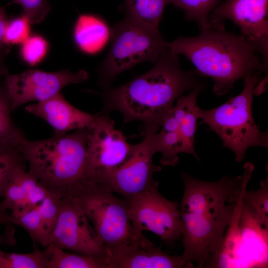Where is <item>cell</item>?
Returning a JSON list of instances; mask_svg holds the SVG:
<instances>
[{
    "label": "cell",
    "mask_w": 268,
    "mask_h": 268,
    "mask_svg": "<svg viewBox=\"0 0 268 268\" xmlns=\"http://www.w3.org/2000/svg\"><path fill=\"white\" fill-rule=\"evenodd\" d=\"M30 25L23 14L7 20L4 35L5 44L8 46L21 44L30 35Z\"/></svg>",
    "instance_id": "f546056e"
},
{
    "label": "cell",
    "mask_w": 268,
    "mask_h": 268,
    "mask_svg": "<svg viewBox=\"0 0 268 268\" xmlns=\"http://www.w3.org/2000/svg\"><path fill=\"white\" fill-rule=\"evenodd\" d=\"M150 146L153 152H160L161 164L163 166H176L179 162L178 154L187 153L183 139L179 130L161 129L151 136Z\"/></svg>",
    "instance_id": "ffe728a7"
},
{
    "label": "cell",
    "mask_w": 268,
    "mask_h": 268,
    "mask_svg": "<svg viewBox=\"0 0 268 268\" xmlns=\"http://www.w3.org/2000/svg\"><path fill=\"white\" fill-rule=\"evenodd\" d=\"M152 187L127 201L130 219L140 234L147 230L171 246L181 237L183 223L179 204Z\"/></svg>",
    "instance_id": "9c48e42d"
},
{
    "label": "cell",
    "mask_w": 268,
    "mask_h": 268,
    "mask_svg": "<svg viewBox=\"0 0 268 268\" xmlns=\"http://www.w3.org/2000/svg\"><path fill=\"white\" fill-rule=\"evenodd\" d=\"M4 7L0 6V51L9 48L4 41V35L6 24L7 21Z\"/></svg>",
    "instance_id": "836d02e7"
},
{
    "label": "cell",
    "mask_w": 268,
    "mask_h": 268,
    "mask_svg": "<svg viewBox=\"0 0 268 268\" xmlns=\"http://www.w3.org/2000/svg\"><path fill=\"white\" fill-rule=\"evenodd\" d=\"M60 200V199L53 195L49 194L38 205L45 226L50 235L55 226L59 216Z\"/></svg>",
    "instance_id": "1f68e13d"
},
{
    "label": "cell",
    "mask_w": 268,
    "mask_h": 268,
    "mask_svg": "<svg viewBox=\"0 0 268 268\" xmlns=\"http://www.w3.org/2000/svg\"><path fill=\"white\" fill-rule=\"evenodd\" d=\"M110 38L108 54L98 68V83L104 90L120 73L136 65L154 63L168 46L159 28L146 27L127 16L113 26Z\"/></svg>",
    "instance_id": "52a82bcc"
},
{
    "label": "cell",
    "mask_w": 268,
    "mask_h": 268,
    "mask_svg": "<svg viewBox=\"0 0 268 268\" xmlns=\"http://www.w3.org/2000/svg\"><path fill=\"white\" fill-rule=\"evenodd\" d=\"M153 127L144 131V137L140 143L132 145L128 158L120 165L97 173L92 180L119 194L126 201L159 183L153 175L161 167L153 163L155 154L150 146L151 136L158 131Z\"/></svg>",
    "instance_id": "ba28073f"
},
{
    "label": "cell",
    "mask_w": 268,
    "mask_h": 268,
    "mask_svg": "<svg viewBox=\"0 0 268 268\" xmlns=\"http://www.w3.org/2000/svg\"><path fill=\"white\" fill-rule=\"evenodd\" d=\"M18 4L21 6L23 14L31 24L41 22L51 10L47 0H12L8 5Z\"/></svg>",
    "instance_id": "4dcf8cb0"
},
{
    "label": "cell",
    "mask_w": 268,
    "mask_h": 268,
    "mask_svg": "<svg viewBox=\"0 0 268 268\" xmlns=\"http://www.w3.org/2000/svg\"><path fill=\"white\" fill-rule=\"evenodd\" d=\"M168 46L186 56L201 76L213 81V91L225 94L235 83L258 71H265L260 55L242 35L210 27L194 37L180 36Z\"/></svg>",
    "instance_id": "3957f363"
},
{
    "label": "cell",
    "mask_w": 268,
    "mask_h": 268,
    "mask_svg": "<svg viewBox=\"0 0 268 268\" xmlns=\"http://www.w3.org/2000/svg\"><path fill=\"white\" fill-rule=\"evenodd\" d=\"M255 166H244L242 175H225L215 181H206L181 172L184 193L179 209L183 223L182 257L194 268L205 266L220 251L235 205L251 178Z\"/></svg>",
    "instance_id": "6da1fadb"
},
{
    "label": "cell",
    "mask_w": 268,
    "mask_h": 268,
    "mask_svg": "<svg viewBox=\"0 0 268 268\" xmlns=\"http://www.w3.org/2000/svg\"><path fill=\"white\" fill-rule=\"evenodd\" d=\"M178 55L167 46L146 72L117 87L104 90L99 115L121 112L125 124L142 123L143 131L161 128V123L177 100L187 92L205 86L196 70L183 69Z\"/></svg>",
    "instance_id": "7a4b0ae2"
},
{
    "label": "cell",
    "mask_w": 268,
    "mask_h": 268,
    "mask_svg": "<svg viewBox=\"0 0 268 268\" xmlns=\"http://www.w3.org/2000/svg\"><path fill=\"white\" fill-rule=\"evenodd\" d=\"M50 194L42 184L26 170L25 163L13 171L4 190L3 206L15 215L39 204Z\"/></svg>",
    "instance_id": "9a60e30c"
},
{
    "label": "cell",
    "mask_w": 268,
    "mask_h": 268,
    "mask_svg": "<svg viewBox=\"0 0 268 268\" xmlns=\"http://www.w3.org/2000/svg\"><path fill=\"white\" fill-rule=\"evenodd\" d=\"M11 224V215L8 212L7 210L4 208L1 201H0V226H7ZM14 228L9 227L8 231L5 232L4 234L0 235V243L1 244L6 245L10 246L14 245L16 241L14 238Z\"/></svg>",
    "instance_id": "d6a6232c"
},
{
    "label": "cell",
    "mask_w": 268,
    "mask_h": 268,
    "mask_svg": "<svg viewBox=\"0 0 268 268\" xmlns=\"http://www.w3.org/2000/svg\"><path fill=\"white\" fill-rule=\"evenodd\" d=\"M9 49L0 51V88L1 86L0 85V80L2 76H5L8 74L7 69L4 64V58L6 54L7 53Z\"/></svg>",
    "instance_id": "e575fe53"
},
{
    "label": "cell",
    "mask_w": 268,
    "mask_h": 268,
    "mask_svg": "<svg viewBox=\"0 0 268 268\" xmlns=\"http://www.w3.org/2000/svg\"><path fill=\"white\" fill-rule=\"evenodd\" d=\"M25 110L45 120L54 129V134L90 129L97 116V114L92 115L72 106L61 92L45 100L29 105Z\"/></svg>",
    "instance_id": "5bb4252c"
},
{
    "label": "cell",
    "mask_w": 268,
    "mask_h": 268,
    "mask_svg": "<svg viewBox=\"0 0 268 268\" xmlns=\"http://www.w3.org/2000/svg\"><path fill=\"white\" fill-rule=\"evenodd\" d=\"M26 163L19 149L0 144V201L14 169L19 164Z\"/></svg>",
    "instance_id": "83f0119b"
},
{
    "label": "cell",
    "mask_w": 268,
    "mask_h": 268,
    "mask_svg": "<svg viewBox=\"0 0 268 268\" xmlns=\"http://www.w3.org/2000/svg\"><path fill=\"white\" fill-rule=\"evenodd\" d=\"M240 230L249 268H268V225L262 222L243 201Z\"/></svg>",
    "instance_id": "e0dca14e"
},
{
    "label": "cell",
    "mask_w": 268,
    "mask_h": 268,
    "mask_svg": "<svg viewBox=\"0 0 268 268\" xmlns=\"http://www.w3.org/2000/svg\"><path fill=\"white\" fill-rule=\"evenodd\" d=\"M263 72L245 78L242 91L222 105L209 110L197 108L198 119L219 136L223 145L234 153L237 162L244 160L251 146L268 148V134L259 129L252 109L254 90Z\"/></svg>",
    "instance_id": "8992f818"
},
{
    "label": "cell",
    "mask_w": 268,
    "mask_h": 268,
    "mask_svg": "<svg viewBox=\"0 0 268 268\" xmlns=\"http://www.w3.org/2000/svg\"><path fill=\"white\" fill-rule=\"evenodd\" d=\"M88 129L54 134L40 140L26 139L21 148L28 172L59 199L72 196L89 180Z\"/></svg>",
    "instance_id": "277c9868"
},
{
    "label": "cell",
    "mask_w": 268,
    "mask_h": 268,
    "mask_svg": "<svg viewBox=\"0 0 268 268\" xmlns=\"http://www.w3.org/2000/svg\"><path fill=\"white\" fill-rule=\"evenodd\" d=\"M110 31L101 18L91 14H82L77 18L73 38L78 48L87 54L98 52L106 45Z\"/></svg>",
    "instance_id": "ac0fdd59"
},
{
    "label": "cell",
    "mask_w": 268,
    "mask_h": 268,
    "mask_svg": "<svg viewBox=\"0 0 268 268\" xmlns=\"http://www.w3.org/2000/svg\"><path fill=\"white\" fill-rule=\"evenodd\" d=\"M93 126L88 129V170L91 180L98 172L117 167L129 156L132 145L115 127L107 115H99Z\"/></svg>",
    "instance_id": "4fadbf2b"
},
{
    "label": "cell",
    "mask_w": 268,
    "mask_h": 268,
    "mask_svg": "<svg viewBox=\"0 0 268 268\" xmlns=\"http://www.w3.org/2000/svg\"><path fill=\"white\" fill-rule=\"evenodd\" d=\"M168 0H125L126 16L146 27L159 28Z\"/></svg>",
    "instance_id": "44dd1931"
},
{
    "label": "cell",
    "mask_w": 268,
    "mask_h": 268,
    "mask_svg": "<svg viewBox=\"0 0 268 268\" xmlns=\"http://www.w3.org/2000/svg\"><path fill=\"white\" fill-rule=\"evenodd\" d=\"M268 0H227L208 16L210 26L224 28L226 19L233 21L261 56L264 71L268 64Z\"/></svg>",
    "instance_id": "8fae6325"
},
{
    "label": "cell",
    "mask_w": 268,
    "mask_h": 268,
    "mask_svg": "<svg viewBox=\"0 0 268 268\" xmlns=\"http://www.w3.org/2000/svg\"><path fill=\"white\" fill-rule=\"evenodd\" d=\"M47 262L45 250L25 254L6 253L0 250V268H46Z\"/></svg>",
    "instance_id": "484cf974"
},
{
    "label": "cell",
    "mask_w": 268,
    "mask_h": 268,
    "mask_svg": "<svg viewBox=\"0 0 268 268\" xmlns=\"http://www.w3.org/2000/svg\"><path fill=\"white\" fill-rule=\"evenodd\" d=\"M9 99L3 86L0 88V144L20 150L27 138L11 117Z\"/></svg>",
    "instance_id": "603a6c76"
},
{
    "label": "cell",
    "mask_w": 268,
    "mask_h": 268,
    "mask_svg": "<svg viewBox=\"0 0 268 268\" xmlns=\"http://www.w3.org/2000/svg\"><path fill=\"white\" fill-rule=\"evenodd\" d=\"M107 268H192L182 256L170 255L155 245L126 247L109 257Z\"/></svg>",
    "instance_id": "2e32d148"
},
{
    "label": "cell",
    "mask_w": 268,
    "mask_h": 268,
    "mask_svg": "<svg viewBox=\"0 0 268 268\" xmlns=\"http://www.w3.org/2000/svg\"><path fill=\"white\" fill-rule=\"evenodd\" d=\"M49 50L46 40L38 34L30 36L21 44L20 55L27 64L34 66L41 62Z\"/></svg>",
    "instance_id": "f1b7e54d"
},
{
    "label": "cell",
    "mask_w": 268,
    "mask_h": 268,
    "mask_svg": "<svg viewBox=\"0 0 268 268\" xmlns=\"http://www.w3.org/2000/svg\"><path fill=\"white\" fill-rule=\"evenodd\" d=\"M243 202L264 224L268 225V178L263 180L256 190L244 191Z\"/></svg>",
    "instance_id": "4316f807"
},
{
    "label": "cell",
    "mask_w": 268,
    "mask_h": 268,
    "mask_svg": "<svg viewBox=\"0 0 268 268\" xmlns=\"http://www.w3.org/2000/svg\"><path fill=\"white\" fill-rule=\"evenodd\" d=\"M175 6L182 9L187 19L195 21L201 31L209 28V12L213 9L219 0H168Z\"/></svg>",
    "instance_id": "d4e9b609"
},
{
    "label": "cell",
    "mask_w": 268,
    "mask_h": 268,
    "mask_svg": "<svg viewBox=\"0 0 268 268\" xmlns=\"http://www.w3.org/2000/svg\"><path fill=\"white\" fill-rule=\"evenodd\" d=\"M47 255L46 268H107L99 259L66 252L53 244L44 249Z\"/></svg>",
    "instance_id": "7402d4cb"
},
{
    "label": "cell",
    "mask_w": 268,
    "mask_h": 268,
    "mask_svg": "<svg viewBox=\"0 0 268 268\" xmlns=\"http://www.w3.org/2000/svg\"><path fill=\"white\" fill-rule=\"evenodd\" d=\"M49 244L99 259L107 265V252L105 246L72 196L63 197L60 200L59 216Z\"/></svg>",
    "instance_id": "30bf717a"
},
{
    "label": "cell",
    "mask_w": 268,
    "mask_h": 268,
    "mask_svg": "<svg viewBox=\"0 0 268 268\" xmlns=\"http://www.w3.org/2000/svg\"><path fill=\"white\" fill-rule=\"evenodd\" d=\"M38 205L29 210L11 215L12 224L23 228L33 242L40 244L45 248L50 244L51 235L46 229Z\"/></svg>",
    "instance_id": "cb8c5ba5"
},
{
    "label": "cell",
    "mask_w": 268,
    "mask_h": 268,
    "mask_svg": "<svg viewBox=\"0 0 268 268\" xmlns=\"http://www.w3.org/2000/svg\"><path fill=\"white\" fill-rule=\"evenodd\" d=\"M88 77L83 70L73 73L68 70L47 72L29 69L20 73L6 74L3 87L12 112L26 103L47 99L60 93L66 85L85 82Z\"/></svg>",
    "instance_id": "7c38bea8"
},
{
    "label": "cell",
    "mask_w": 268,
    "mask_h": 268,
    "mask_svg": "<svg viewBox=\"0 0 268 268\" xmlns=\"http://www.w3.org/2000/svg\"><path fill=\"white\" fill-rule=\"evenodd\" d=\"M72 197L105 246L107 259L111 255L127 247L155 245L135 230L130 217L127 201L118 198L103 185L89 180Z\"/></svg>",
    "instance_id": "5b68a950"
},
{
    "label": "cell",
    "mask_w": 268,
    "mask_h": 268,
    "mask_svg": "<svg viewBox=\"0 0 268 268\" xmlns=\"http://www.w3.org/2000/svg\"><path fill=\"white\" fill-rule=\"evenodd\" d=\"M204 86L198 87L189 92L187 95L181 96L170 110L178 123L179 131L184 141L187 153L192 155L199 161L200 158L194 147L198 119L197 99Z\"/></svg>",
    "instance_id": "d6986e66"
}]
</instances>
